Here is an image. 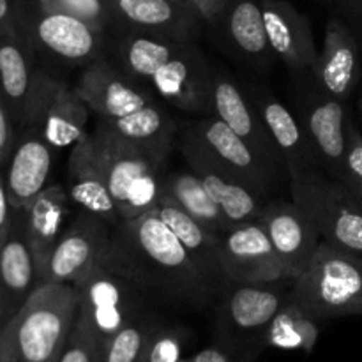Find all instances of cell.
<instances>
[{"label": "cell", "mask_w": 362, "mask_h": 362, "mask_svg": "<svg viewBox=\"0 0 362 362\" xmlns=\"http://www.w3.org/2000/svg\"><path fill=\"white\" fill-rule=\"evenodd\" d=\"M105 264L145 299L175 310H204L219 296L156 211L112 230Z\"/></svg>", "instance_id": "1"}, {"label": "cell", "mask_w": 362, "mask_h": 362, "mask_svg": "<svg viewBox=\"0 0 362 362\" xmlns=\"http://www.w3.org/2000/svg\"><path fill=\"white\" fill-rule=\"evenodd\" d=\"M112 46L115 64L124 73L180 112L209 115L214 71L197 41L117 30Z\"/></svg>", "instance_id": "2"}, {"label": "cell", "mask_w": 362, "mask_h": 362, "mask_svg": "<svg viewBox=\"0 0 362 362\" xmlns=\"http://www.w3.org/2000/svg\"><path fill=\"white\" fill-rule=\"evenodd\" d=\"M76 313L73 285H39L0 331V362H57Z\"/></svg>", "instance_id": "3"}, {"label": "cell", "mask_w": 362, "mask_h": 362, "mask_svg": "<svg viewBox=\"0 0 362 362\" xmlns=\"http://www.w3.org/2000/svg\"><path fill=\"white\" fill-rule=\"evenodd\" d=\"M292 283H228L221 290L216 304L214 343L233 362H257L265 352L267 329L288 300Z\"/></svg>", "instance_id": "4"}, {"label": "cell", "mask_w": 362, "mask_h": 362, "mask_svg": "<svg viewBox=\"0 0 362 362\" xmlns=\"http://www.w3.org/2000/svg\"><path fill=\"white\" fill-rule=\"evenodd\" d=\"M90 136L120 219L127 221L154 211L163 197L168 161L120 136L101 119Z\"/></svg>", "instance_id": "5"}, {"label": "cell", "mask_w": 362, "mask_h": 362, "mask_svg": "<svg viewBox=\"0 0 362 362\" xmlns=\"http://www.w3.org/2000/svg\"><path fill=\"white\" fill-rule=\"evenodd\" d=\"M288 299L317 322L362 317V257L322 240Z\"/></svg>", "instance_id": "6"}, {"label": "cell", "mask_w": 362, "mask_h": 362, "mask_svg": "<svg viewBox=\"0 0 362 362\" xmlns=\"http://www.w3.org/2000/svg\"><path fill=\"white\" fill-rule=\"evenodd\" d=\"M179 151L200 158L225 179L243 184L265 200H271L283 182L225 122L212 115H200L179 127Z\"/></svg>", "instance_id": "7"}, {"label": "cell", "mask_w": 362, "mask_h": 362, "mask_svg": "<svg viewBox=\"0 0 362 362\" xmlns=\"http://www.w3.org/2000/svg\"><path fill=\"white\" fill-rule=\"evenodd\" d=\"M288 184L292 200L306 212L324 243L362 257V198L352 187L322 168Z\"/></svg>", "instance_id": "8"}, {"label": "cell", "mask_w": 362, "mask_h": 362, "mask_svg": "<svg viewBox=\"0 0 362 362\" xmlns=\"http://www.w3.org/2000/svg\"><path fill=\"white\" fill-rule=\"evenodd\" d=\"M14 28L32 52L69 67H87L105 57L110 39L78 18L39 9L32 0H16Z\"/></svg>", "instance_id": "9"}, {"label": "cell", "mask_w": 362, "mask_h": 362, "mask_svg": "<svg viewBox=\"0 0 362 362\" xmlns=\"http://www.w3.org/2000/svg\"><path fill=\"white\" fill-rule=\"evenodd\" d=\"M73 286L78 293V320L83 322L105 345L129 322L147 311L144 293L105 262L95 265Z\"/></svg>", "instance_id": "10"}, {"label": "cell", "mask_w": 362, "mask_h": 362, "mask_svg": "<svg viewBox=\"0 0 362 362\" xmlns=\"http://www.w3.org/2000/svg\"><path fill=\"white\" fill-rule=\"evenodd\" d=\"M87 103L74 87L45 69H37L27 103L23 127H34L55 151L73 148L87 136Z\"/></svg>", "instance_id": "11"}, {"label": "cell", "mask_w": 362, "mask_h": 362, "mask_svg": "<svg viewBox=\"0 0 362 362\" xmlns=\"http://www.w3.org/2000/svg\"><path fill=\"white\" fill-rule=\"evenodd\" d=\"M73 87L98 119L110 122L129 119L158 105L145 85L124 73L106 55L83 67Z\"/></svg>", "instance_id": "12"}, {"label": "cell", "mask_w": 362, "mask_h": 362, "mask_svg": "<svg viewBox=\"0 0 362 362\" xmlns=\"http://www.w3.org/2000/svg\"><path fill=\"white\" fill-rule=\"evenodd\" d=\"M209 115L225 122L283 180L288 179L281 154L250 95L232 78L219 71H214L212 78Z\"/></svg>", "instance_id": "13"}, {"label": "cell", "mask_w": 362, "mask_h": 362, "mask_svg": "<svg viewBox=\"0 0 362 362\" xmlns=\"http://www.w3.org/2000/svg\"><path fill=\"white\" fill-rule=\"evenodd\" d=\"M257 221L271 240L283 278L296 281L322 243L318 230L296 202L283 198H271Z\"/></svg>", "instance_id": "14"}, {"label": "cell", "mask_w": 362, "mask_h": 362, "mask_svg": "<svg viewBox=\"0 0 362 362\" xmlns=\"http://www.w3.org/2000/svg\"><path fill=\"white\" fill-rule=\"evenodd\" d=\"M112 226L98 216L80 211L57 243L42 283L74 285L103 264L112 243Z\"/></svg>", "instance_id": "15"}, {"label": "cell", "mask_w": 362, "mask_h": 362, "mask_svg": "<svg viewBox=\"0 0 362 362\" xmlns=\"http://www.w3.org/2000/svg\"><path fill=\"white\" fill-rule=\"evenodd\" d=\"M297 112L322 168L345 182V103L327 95L313 81L297 94Z\"/></svg>", "instance_id": "16"}, {"label": "cell", "mask_w": 362, "mask_h": 362, "mask_svg": "<svg viewBox=\"0 0 362 362\" xmlns=\"http://www.w3.org/2000/svg\"><path fill=\"white\" fill-rule=\"evenodd\" d=\"M218 244L226 285L285 279L271 240L258 221L233 226L218 237Z\"/></svg>", "instance_id": "17"}, {"label": "cell", "mask_w": 362, "mask_h": 362, "mask_svg": "<svg viewBox=\"0 0 362 362\" xmlns=\"http://www.w3.org/2000/svg\"><path fill=\"white\" fill-rule=\"evenodd\" d=\"M113 14L117 30H140L147 34L197 41L202 20L184 0H103Z\"/></svg>", "instance_id": "18"}, {"label": "cell", "mask_w": 362, "mask_h": 362, "mask_svg": "<svg viewBox=\"0 0 362 362\" xmlns=\"http://www.w3.org/2000/svg\"><path fill=\"white\" fill-rule=\"evenodd\" d=\"M361 42L339 14L327 21L324 48L311 69L315 83L327 95L345 103L361 81Z\"/></svg>", "instance_id": "19"}, {"label": "cell", "mask_w": 362, "mask_h": 362, "mask_svg": "<svg viewBox=\"0 0 362 362\" xmlns=\"http://www.w3.org/2000/svg\"><path fill=\"white\" fill-rule=\"evenodd\" d=\"M260 6L272 55L296 73H311L320 52L310 18L288 0H260Z\"/></svg>", "instance_id": "20"}, {"label": "cell", "mask_w": 362, "mask_h": 362, "mask_svg": "<svg viewBox=\"0 0 362 362\" xmlns=\"http://www.w3.org/2000/svg\"><path fill=\"white\" fill-rule=\"evenodd\" d=\"M244 90L250 95L257 112L260 113L262 120L267 126L281 154L286 173H288V182L303 173L322 168L310 136L292 110L286 108L279 99L274 98V94L262 87H247Z\"/></svg>", "instance_id": "21"}, {"label": "cell", "mask_w": 362, "mask_h": 362, "mask_svg": "<svg viewBox=\"0 0 362 362\" xmlns=\"http://www.w3.org/2000/svg\"><path fill=\"white\" fill-rule=\"evenodd\" d=\"M55 148L34 127H23L4 166L7 197L13 209H27L49 186Z\"/></svg>", "instance_id": "22"}, {"label": "cell", "mask_w": 362, "mask_h": 362, "mask_svg": "<svg viewBox=\"0 0 362 362\" xmlns=\"http://www.w3.org/2000/svg\"><path fill=\"white\" fill-rule=\"evenodd\" d=\"M66 189L71 202H74L80 211L98 216L112 228L122 223L115 200L110 193L90 133L71 148L69 159H67Z\"/></svg>", "instance_id": "23"}, {"label": "cell", "mask_w": 362, "mask_h": 362, "mask_svg": "<svg viewBox=\"0 0 362 362\" xmlns=\"http://www.w3.org/2000/svg\"><path fill=\"white\" fill-rule=\"evenodd\" d=\"M69 194L64 184H49L25 211V233L34 255L39 285H42L49 257L67 228Z\"/></svg>", "instance_id": "24"}, {"label": "cell", "mask_w": 362, "mask_h": 362, "mask_svg": "<svg viewBox=\"0 0 362 362\" xmlns=\"http://www.w3.org/2000/svg\"><path fill=\"white\" fill-rule=\"evenodd\" d=\"M159 218L173 232V235L182 244L184 251L189 260L197 265L198 271L205 276L209 283L221 293L226 286L225 274H223L221 260H219V244L216 233L205 228L204 225L184 212L179 205L168 197L163 194L154 209Z\"/></svg>", "instance_id": "25"}, {"label": "cell", "mask_w": 362, "mask_h": 362, "mask_svg": "<svg viewBox=\"0 0 362 362\" xmlns=\"http://www.w3.org/2000/svg\"><path fill=\"white\" fill-rule=\"evenodd\" d=\"M37 69L34 52L25 45L16 28H0V92L6 99L14 126L20 129Z\"/></svg>", "instance_id": "26"}, {"label": "cell", "mask_w": 362, "mask_h": 362, "mask_svg": "<svg viewBox=\"0 0 362 362\" xmlns=\"http://www.w3.org/2000/svg\"><path fill=\"white\" fill-rule=\"evenodd\" d=\"M212 27H218L226 45L246 62L264 67L272 59L265 34L260 0H230Z\"/></svg>", "instance_id": "27"}, {"label": "cell", "mask_w": 362, "mask_h": 362, "mask_svg": "<svg viewBox=\"0 0 362 362\" xmlns=\"http://www.w3.org/2000/svg\"><path fill=\"white\" fill-rule=\"evenodd\" d=\"M0 286L14 313L39 286L34 255L25 233L23 209H14L9 233L0 246Z\"/></svg>", "instance_id": "28"}, {"label": "cell", "mask_w": 362, "mask_h": 362, "mask_svg": "<svg viewBox=\"0 0 362 362\" xmlns=\"http://www.w3.org/2000/svg\"><path fill=\"white\" fill-rule=\"evenodd\" d=\"M180 154L186 159L191 172L200 177L205 189L209 191L211 198L218 205V209L221 211V214L225 216V219L230 223L232 228L233 226L257 221L262 209H264V205L269 200L262 198L255 191L247 189L243 184L225 179V177L214 172L211 166L205 165L200 158H197L191 152L180 151Z\"/></svg>", "instance_id": "29"}, {"label": "cell", "mask_w": 362, "mask_h": 362, "mask_svg": "<svg viewBox=\"0 0 362 362\" xmlns=\"http://www.w3.org/2000/svg\"><path fill=\"white\" fill-rule=\"evenodd\" d=\"M163 194L175 202L184 212L197 219L200 225L216 235L228 232L232 226L214 204L209 191L205 189L200 177L193 172H166L163 182Z\"/></svg>", "instance_id": "30"}, {"label": "cell", "mask_w": 362, "mask_h": 362, "mask_svg": "<svg viewBox=\"0 0 362 362\" xmlns=\"http://www.w3.org/2000/svg\"><path fill=\"white\" fill-rule=\"evenodd\" d=\"M320 322L311 318L297 308L292 300H286L285 306L272 318L265 334V350H303L313 352L320 334Z\"/></svg>", "instance_id": "31"}, {"label": "cell", "mask_w": 362, "mask_h": 362, "mask_svg": "<svg viewBox=\"0 0 362 362\" xmlns=\"http://www.w3.org/2000/svg\"><path fill=\"white\" fill-rule=\"evenodd\" d=\"M158 324L159 318L148 310L129 322L105 345V362H140L145 345Z\"/></svg>", "instance_id": "32"}, {"label": "cell", "mask_w": 362, "mask_h": 362, "mask_svg": "<svg viewBox=\"0 0 362 362\" xmlns=\"http://www.w3.org/2000/svg\"><path fill=\"white\" fill-rule=\"evenodd\" d=\"M32 2L42 11L64 13L78 18L105 34L115 32L117 28L115 18L103 0H32Z\"/></svg>", "instance_id": "33"}, {"label": "cell", "mask_w": 362, "mask_h": 362, "mask_svg": "<svg viewBox=\"0 0 362 362\" xmlns=\"http://www.w3.org/2000/svg\"><path fill=\"white\" fill-rule=\"evenodd\" d=\"M186 331L159 320L145 345L140 362H179L182 359Z\"/></svg>", "instance_id": "34"}, {"label": "cell", "mask_w": 362, "mask_h": 362, "mask_svg": "<svg viewBox=\"0 0 362 362\" xmlns=\"http://www.w3.org/2000/svg\"><path fill=\"white\" fill-rule=\"evenodd\" d=\"M57 362H105V343L76 317Z\"/></svg>", "instance_id": "35"}, {"label": "cell", "mask_w": 362, "mask_h": 362, "mask_svg": "<svg viewBox=\"0 0 362 362\" xmlns=\"http://www.w3.org/2000/svg\"><path fill=\"white\" fill-rule=\"evenodd\" d=\"M345 184L362 198V131L350 117L345 122Z\"/></svg>", "instance_id": "36"}, {"label": "cell", "mask_w": 362, "mask_h": 362, "mask_svg": "<svg viewBox=\"0 0 362 362\" xmlns=\"http://www.w3.org/2000/svg\"><path fill=\"white\" fill-rule=\"evenodd\" d=\"M16 126L11 117L7 103L4 99L2 92H0V166H6L7 159H9L11 152H13L14 141H16Z\"/></svg>", "instance_id": "37"}, {"label": "cell", "mask_w": 362, "mask_h": 362, "mask_svg": "<svg viewBox=\"0 0 362 362\" xmlns=\"http://www.w3.org/2000/svg\"><path fill=\"white\" fill-rule=\"evenodd\" d=\"M187 4L197 11L204 23H209L212 27L219 20L223 11L226 9L230 0H187Z\"/></svg>", "instance_id": "38"}, {"label": "cell", "mask_w": 362, "mask_h": 362, "mask_svg": "<svg viewBox=\"0 0 362 362\" xmlns=\"http://www.w3.org/2000/svg\"><path fill=\"white\" fill-rule=\"evenodd\" d=\"M338 14L356 32L362 48V0H341Z\"/></svg>", "instance_id": "39"}, {"label": "cell", "mask_w": 362, "mask_h": 362, "mask_svg": "<svg viewBox=\"0 0 362 362\" xmlns=\"http://www.w3.org/2000/svg\"><path fill=\"white\" fill-rule=\"evenodd\" d=\"M14 209L11 205L9 197H7L6 180H4V168L0 166V246L6 240L7 233H9L11 223H13Z\"/></svg>", "instance_id": "40"}, {"label": "cell", "mask_w": 362, "mask_h": 362, "mask_svg": "<svg viewBox=\"0 0 362 362\" xmlns=\"http://www.w3.org/2000/svg\"><path fill=\"white\" fill-rule=\"evenodd\" d=\"M179 362H233L232 357L225 352L219 345H211L200 352L193 354L189 357H182Z\"/></svg>", "instance_id": "41"}, {"label": "cell", "mask_w": 362, "mask_h": 362, "mask_svg": "<svg viewBox=\"0 0 362 362\" xmlns=\"http://www.w3.org/2000/svg\"><path fill=\"white\" fill-rule=\"evenodd\" d=\"M14 11L16 0H0V28L14 27Z\"/></svg>", "instance_id": "42"}, {"label": "cell", "mask_w": 362, "mask_h": 362, "mask_svg": "<svg viewBox=\"0 0 362 362\" xmlns=\"http://www.w3.org/2000/svg\"><path fill=\"white\" fill-rule=\"evenodd\" d=\"M13 315H14L13 308H11L9 300H7V296L4 293L2 286H0V331H2V327L7 324V320H9Z\"/></svg>", "instance_id": "43"}, {"label": "cell", "mask_w": 362, "mask_h": 362, "mask_svg": "<svg viewBox=\"0 0 362 362\" xmlns=\"http://www.w3.org/2000/svg\"><path fill=\"white\" fill-rule=\"evenodd\" d=\"M315 2L322 4V6L331 7V9H334V11H339V6H341V0H315Z\"/></svg>", "instance_id": "44"}, {"label": "cell", "mask_w": 362, "mask_h": 362, "mask_svg": "<svg viewBox=\"0 0 362 362\" xmlns=\"http://www.w3.org/2000/svg\"><path fill=\"white\" fill-rule=\"evenodd\" d=\"M357 108H359V117H361V131H362V94H361L359 101H357Z\"/></svg>", "instance_id": "45"}, {"label": "cell", "mask_w": 362, "mask_h": 362, "mask_svg": "<svg viewBox=\"0 0 362 362\" xmlns=\"http://www.w3.org/2000/svg\"><path fill=\"white\" fill-rule=\"evenodd\" d=\"M184 2H187V0H184Z\"/></svg>", "instance_id": "46"}]
</instances>
